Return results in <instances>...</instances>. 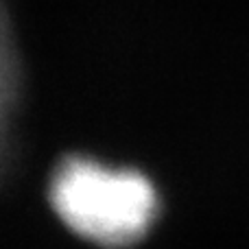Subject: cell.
I'll list each match as a JSON object with an SVG mask.
<instances>
[{
	"label": "cell",
	"mask_w": 249,
	"mask_h": 249,
	"mask_svg": "<svg viewBox=\"0 0 249 249\" xmlns=\"http://www.w3.org/2000/svg\"><path fill=\"white\" fill-rule=\"evenodd\" d=\"M59 219L88 241L127 245L155 216L153 186L133 171H112L88 160H68L51 186Z\"/></svg>",
	"instance_id": "1"
}]
</instances>
